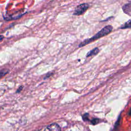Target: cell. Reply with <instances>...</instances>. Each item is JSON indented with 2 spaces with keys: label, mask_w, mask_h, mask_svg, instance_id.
<instances>
[{
  "label": "cell",
  "mask_w": 131,
  "mask_h": 131,
  "mask_svg": "<svg viewBox=\"0 0 131 131\" xmlns=\"http://www.w3.org/2000/svg\"><path fill=\"white\" fill-rule=\"evenodd\" d=\"M113 29V27L111 25H107L103 27L101 30H100L99 32H98L95 35L90 38L86 39L84 40L82 42H81L79 45V47H82L83 46H85L86 45L91 43L101 37H104L108 34H109Z\"/></svg>",
  "instance_id": "6da1fadb"
},
{
  "label": "cell",
  "mask_w": 131,
  "mask_h": 131,
  "mask_svg": "<svg viewBox=\"0 0 131 131\" xmlns=\"http://www.w3.org/2000/svg\"><path fill=\"white\" fill-rule=\"evenodd\" d=\"M89 8V5L88 3H83L78 5L74 11L73 14L75 15H80L83 14Z\"/></svg>",
  "instance_id": "7a4b0ae2"
},
{
  "label": "cell",
  "mask_w": 131,
  "mask_h": 131,
  "mask_svg": "<svg viewBox=\"0 0 131 131\" xmlns=\"http://www.w3.org/2000/svg\"><path fill=\"white\" fill-rule=\"evenodd\" d=\"M44 131H60L59 125L56 123H52L49 125Z\"/></svg>",
  "instance_id": "3957f363"
},
{
  "label": "cell",
  "mask_w": 131,
  "mask_h": 131,
  "mask_svg": "<svg viewBox=\"0 0 131 131\" xmlns=\"http://www.w3.org/2000/svg\"><path fill=\"white\" fill-rule=\"evenodd\" d=\"M122 8L124 13L131 16V1L123 5Z\"/></svg>",
  "instance_id": "277c9868"
},
{
  "label": "cell",
  "mask_w": 131,
  "mask_h": 131,
  "mask_svg": "<svg viewBox=\"0 0 131 131\" xmlns=\"http://www.w3.org/2000/svg\"><path fill=\"white\" fill-rule=\"evenodd\" d=\"M129 28H131V19L126 21L124 24L122 25L119 28L120 29H125Z\"/></svg>",
  "instance_id": "5b68a950"
},
{
  "label": "cell",
  "mask_w": 131,
  "mask_h": 131,
  "mask_svg": "<svg viewBox=\"0 0 131 131\" xmlns=\"http://www.w3.org/2000/svg\"><path fill=\"white\" fill-rule=\"evenodd\" d=\"M99 52V49L98 48H95L93 49V50H92L91 51H90L89 52H88L86 55V56L89 57V56L96 55Z\"/></svg>",
  "instance_id": "8992f818"
},
{
  "label": "cell",
  "mask_w": 131,
  "mask_h": 131,
  "mask_svg": "<svg viewBox=\"0 0 131 131\" xmlns=\"http://www.w3.org/2000/svg\"><path fill=\"white\" fill-rule=\"evenodd\" d=\"M7 72L6 71V70L1 71V72H0V78H1L2 77L4 76L6 74H7Z\"/></svg>",
  "instance_id": "52a82bcc"
},
{
  "label": "cell",
  "mask_w": 131,
  "mask_h": 131,
  "mask_svg": "<svg viewBox=\"0 0 131 131\" xmlns=\"http://www.w3.org/2000/svg\"><path fill=\"white\" fill-rule=\"evenodd\" d=\"M3 39H4V36H3V35H0V42H1V41H2Z\"/></svg>",
  "instance_id": "ba28073f"
}]
</instances>
